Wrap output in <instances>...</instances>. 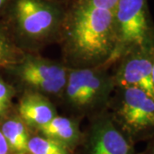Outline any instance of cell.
<instances>
[{
  "label": "cell",
  "instance_id": "1",
  "mask_svg": "<svg viewBox=\"0 0 154 154\" xmlns=\"http://www.w3.org/2000/svg\"><path fill=\"white\" fill-rule=\"evenodd\" d=\"M63 23L66 24L69 43L78 58L87 62L111 59L116 45L114 11L77 0Z\"/></svg>",
  "mask_w": 154,
  "mask_h": 154
},
{
  "label": "cell",
  "instance_id": "2",
  "mask_svg": "<svg viewBox=\"0 0 154 154\" xmlns=\"http://www.w3.org/2000/svg\"><path fill=\"white\" fill-rule=\"evenodd\" d=\"M114 16L116 45L112 60L132 50L154 46V24L148 0H118Z\"/></svg>",
  "mask_w": 154,
  "mask_h": 154
},
{
  "label": "cell",
  "instance_id": "3",
  "mask_svg": "<svg viewBox=\"0 0 154 154\" xmlns=\"http://www.w3.org/2000/svg\"><path fill=\"white\" fill-rule=\"evenodd\" d=\"M118 127L132 141L154 140V99L134 87H119L115 107Z\"/></svg>",
  "mask_w": 154,
  "mask_h": 154
},
{
  "label": "cell",
  "instance_id": "4",
  "mask_svg": "<svg viewBox=\"0 0 154 154\" xmlns=\"http://www.w3.org/2000/svg\"><path fill=\"white\" fill-rule=\"evenodd\" d=\"M5 11L17 30L33 38L48 36L66 14L54 0H12Z\"/></svg>",
  "mask_w": 154,
  "mask_h": 154
},
{
  "label": "cell",
  "instance_id": "5",
  "mask_svg": "<svg viewBox=\"0 0 154 154\" xmlns=\"http://www.w3.org/2000/svg\"><path fill=\"white\" fill-rule=\"evenodd\" d=\"M154 46L132 50L122 56L114 82L118 87L140 88L154 99L152 61Z\"/></svg>",
  "mask_w": 154,
  "mask_h": 154
},
{
  "label": "cell",
  "instance_id": "6",
  "mask_svg": "<svg viewBox=\"0 0 154 154\" xmlns=\"http://www.w3.org/2000/svg\"><path fill=\"white\" fill-rule=\"evenodd\" d=\"M18 75L28 87L44 94H57L65 88L67 70L57 63L28 57L18 67Z\"/></svg>",
  "mask_w": 154,
  "mask_h": 154
},
{
  "label": "cell",
  "instance_id": "7",
  "mask_svg": "<svg viewBox=\"0 0 154 154\" xmlns=\"http://www.w3.org/2000/svg\"><path fill=\"white\" fill-rule=\"evenodd\" d=\"M90 154H135L133 141L113 118L105 117L94 128Z\"/></svg>",
  "mask_w": 154,
  "mask_h": 154
},
{
  "label": "cell",
  "instance_id": "8",
  "mask_svg": "<svg viewBox=\"0 0 154 154\" xmlns=\"http://www.w3.org/2000/svg\"><path fill=\"white\" fill-rule=\"evenodd\" d=\"M18 110L22 121L38 128L56 116L53 105L38 93L25 94L20 101Z\"/></svg>",
  "mask_w": 154,
  "mask_h": 154
},
{
  "label": "cell",
  "instance_id": "9",
  "mask_svg": "<svg viewBox=\"0 0 154 154\" xmlns=\"http://www.w3.org/2000/svg\"><path fill=\"white\" fill-rule=\"evenodd\" d=\"M39 129L45 137L57 140L64 146L75 143L79 137L78 128L75 122L63 116H55Z\"/></svg>",
  "mask_w": 154,
  "mask_h": 154
},
{
  "label": "cell",
  "instance_id": "10",
  "mask_svg": "<svg viewBox=\"0 0 154 154\" xmlns=\"http://www.w3.org/2000/svg\"><path fill=\"white\" fill-rule=\"evenodd\" d=\"M12 152L23 153L28 152V134L23 122L13 117L6 120L0 128Z\"/></svg>",
  "mask_w": 154,
  "mask_h": 154
},
{
  "label": "cell",
  "instance_id": "11",
  "mask_svg": "<svg viewBox=\"0 0 154 154\" xmlns=\"http://www.w3.org/2000/svg\"><path fill=\"white\" fill-rule=\"evenodd\" d=\"M28 152L31 154H69L66 146L45 136L29 139Z\"/></svg>",
  "mask_w": 154,
  "mask_h": 154
},
{
  "label": "cell",
  "instance_id": "12",
  "mask_svg": "<svg viewBox=\"0 0 154 154\" xmlns=\"http://www.w3.org/2000/svg\"><path fill=\"white\" fill-rule=\"evenodd\" d=\"M17 57V51L14 45L5 29L0 27V65H9L12 63Z\"/></svg>",
  "mask_w": 154,
  "mask_h": 154
},
{
  "label": "cell",
  "instance_id": "13",
  "mask_svg": "<svg viewBox=\"0 0 154 154\" xmlns=\"http://www.w3.org/2000/svg\"><path fill=\"white\" fill-rule=\"evenodd\" d=\"M12 95V88L3 80H0V118L5 116L9 109Z\"/></svg>",
  "mask_w": 154,
  "mask_h": 154
},
{
  "label": "cell",
  "instance_id": "14",
  "mask_svg": "<svg viewBox=\"0 0 154 154\" xmlns=\"http://www.w3.org/2000/svg\"><path fill=\"white\" fill-rule=\"evenodd\" d=\"M84 4L95 6L98 8L107 9L114 11L116 5L118 2V0H80Z\"/></svg>",
  "mask_w": 154,
  "mask_h": 154
},
{
  "label": "cell",
  "instance_id": "15",
  "mask_svg": "<svg viewBox=\"0 0 154 154\" xmlns=\"http://www.w3.org/2000/svg\"><path fill=\"white\" fill-rule=\"evenodd\" d=\"M11 152L9 144L0 130V154H11Z\"/></svg>",
  "mask_w": 154,
  "mask_h": 154
},
{
  "label": "cell",
  "instance_id": "16",
  "mask_svg": "<svg viewBox=\"0 0 154 154\" xmlns=\"http://www.w3.org/2000/svg\"><path fill=\"white\" fill-rule=\"evenodd\" d=\"M12 0H0V14L6 11L7 7L11 4Z\"/></svg>",
  "mask_w": 154,
  "mask_h": 154
},
{
  "label": "cell",
  "instance_id": "17",
  "mask_svg": "<svg viewBox=\"0 0 154 154\" xmlns=\"http://www.w3.org/2000/svg\"><path fill=\"white\" fill-rule=\"evenodd\" d=\"M144 154H154V140H152V141L149 145L148 148L146 149Z\"/></svg>",
  "mask_w": 154,
  "mask_h": 154
},
{
  "label": "cell",
  "instance_id": "18",
  "mask_svg": "<svg viewBox=\"0 0 154 154\" xmlns=\"http://www.w3.org/2000/svg\"><path fill=\"white\" fill-rule=\"evenodd\" d=\"M152 80L154 83V54H153V61H152Z\"/></svg>",
  "mask_w": 154,
  "mask_h": 154
},
{
  "label": "cell",
  "instance_id": "19",
  "mask_svg": "<svg viewBox=\"0 0 154 154\" xmlns=\"http://www.w3.org/2000/svg\"><path fill=\"white\" fill-rule=\"evenodd\" d=\"M19 154H28V153H26V152H23V153H19ZM31 154V153H30Z\"/></svg>",
  "mask_w": 154,
  "mask_h": 154
}]
</instances>
